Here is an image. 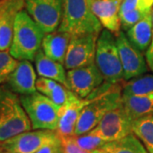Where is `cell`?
<instances>
[{"mask_svg": "<svg viewBox=\"0 0 153 153\" xmlns=\"http://www.w3.org/2000/svg\"><path fill=\"white\" fill-rule=\"evenodd\" d=\"M123 82L110 84L105 82L90 94V100L82 110L75 128V136L91 131L105 115L122 104Z\"/></svg>", "mask_w": 153, "mask_h": 153, "instance_id": "6da1fadb", "label": "cell"}, {"mask_svg": "<svg viewBox=\"0 0 153 153\" xmlns=\"http://www.w3.org/2000/svg\"><path fill=\"white\" fill-rule=\"evenodd\" d=\"M45 33L26 10L18 13L14 26L10 54L17 60H35Z\"/></svg>", "mask_w": 153, "mask_h": 153, "instance_id": "7a4b0ae2", "label": "cell"}, {"mask_svg": "<svg viewBox=\"0 0 153 153\" xmlns=\"http://www.w3.org/2000/svg\"><path fill=\"white\" fill-rule=\"evenodd\" d=\"M32 128L18 94L7 85H0V142Z\"/></svg>", "mask_w": 153, "mask_h": 153, "instance_id": "3957f363", "label": "cell"}, {"mask_svg": "<svg viewBox=\"0 0 153 153\" xmlns=\"http://www.w3.org/2000/svg\"><path fill=\"white\" fill-rule=\"evenodd\" d=\"M58 30L71 36L100 34L102 26L91 10L89 0H63V15Z\"/></svg>", "mask_w": 153, "mask_h": 153, "instance_id": "277c9868", "label": "cell"}, {"mask_svg": "<svg viewBox=\"0 0 153 153\" xmlns=\"http://www.w3.org/2000/svg\"><path fill=\"white\" fill-rule=\"evenodd\" d=\"M95 64L105 82L115 84L125 81L116 36L106 29L102 30L98 37Z\"/></svg>", "mask_w": 153, "mask_h": 153, "instance_id": "5b68a950", "label": "cell"}, {"mask_svg": "<svg viewBox=\"0 0 153 153\" xmlns=\"http://www.w3.org/2000/svg\"><path fill=\"white\" fill-rule=\"evenodd\" d=\"M22 106L34 130H56L60 117V107L39 92L20 96Z\"/></svg>", "mask_w": 153, "mask_h": 153, "instance_id": "8992f818", "label": "cell"}, {"mask_svg": "<svg viewBox=\"0 0 153 153\" xmlns=\"http://www.w3.org/2000/svg\"><path fill=\"white\" fill-rule=\"evenodd\" d=\"M59 140L55 130H30L0 142V150L7 153H37L44 146Z\"/></svg>", "mask_w": 153, "mask_h": 153, "instance_id": "52a82bcc", "label": "cell"}, {"mask_svg": "<svg viewBox=\"0 0 153 153\" xmlns=\"http://www.w3.org/2000/svg\"><path fill=\"white\" fill-rule=\"evenodd\" d=\"M99 35L85 33L71 36L64 63L66 69L71 70L95 63Z\"/></svg>", "mask_w": 153, "mask_h": 153, "instance_id": "ba28073f", "label": "cell"}, {"mask_svg": "<svg viewBox=\"0 0 153 153\" xmlns=\"http://www.w3.org/2000/svg\"><path fill=\"white\" fill-rule=\"evenodd\" d=\"M25 8L44 33L58 30L63 15V0H25Z\"/></svg>", "mask_w": 153, "mask_h": 153, "instance_id": "9c48e42d", "label": "cell"}, {"mask_svg": "<svg viewBox=\"0 0 153 153\" xmlns=\"http://www.w3.org/2000/svg\"><path fill=\"white\" fill-rule=\"evenodd\" d=\"M134 121L122 103L118 107L105 115L94 130L105 141L111 142L132 134Z\"/></svg>", "mask_w": 153, "mask_h": 153, "instance_id": "30bf717a", "label": "cell"}, {"mask_svg": "<svg viewBox=\"0 0 153 153\" xmlns=\"http://www.w3.org/2000/svg\"><path fill=\"white\" fill-rule=\"evenodd\" d=\"M66 78L69 89L82 99L87 98L105 82L104 76L95 63L68 70Z\"/></svg>", "mask_w": 153, "mask_h": 153, "instance_id": "8fae6325", "label": "cell"}, {"mask_svg": "<svg viewBox=\"0 0 153 153\" xmlns=\"http://www.w3.org/2000/svg\"><path fill=\"white\" fill-rule=\"evenodd\" d=\"M116 41L123 66L124 80L128 81L144 75L148 71V65L142 52L131 44L126 34L122 31L116 36Z\"/></svg>", "mask_w": 153, "mask_h": 153, "instance_id": "7c38bea8", "label": "cell"}, {"mask_svg": "<svg viewBox=\"0 0 153 153\" xmlns=\"http://www.w3.org/2000/svg\"><path fill=\"white\" fill-rule=\"evenodd\" d=\"M25 7V0H0V50H10L16 18Z\"/></svg>", "mask_w": 153, "mask_h": 153, "instance_id": "4fadbf2b", "label": "cell"}, {"mask_svg": "<svg viewBox=\"0 0 153 153\" xmlns=\"http://www.w3.org/2000/svg\"><path fill=\"white\" fill-rule=\"evenodd\" d=\"M123 0H89L90 9L101 26L117 36L121 32L120 9Z\"/></svg>", "mask_w": 153, "mask_h": 153, "instance_id": "5bb4252c", "label": "cell"}, {"mask_svg": "<svg viewBox=\"0 0 153 153\" xmlns=\"http://www.w3.org/2000/svg\"><path fill=\"white\" fill-rule=\"evenodd\" d=\"M90 99V95L82 99L75 94L68 104L60 108V120L55 130L60 138L75 135L76 123Z\"/></svg>", "mask_w": 153, "mask_h": 153, "instance_id": "9a60e30c", "label": "cell"}, {"mask_svg": "<svg viewBox=\"0 0 153 153\" xmlns=\"http://www.w3.org/2000/svg\"><path fill=\"white\" fill-rule=\"evenodd\" d=\"M36 81L37 75L31 61L21 60L6 82L13 92L23 95L37 91Z\"/></svg>", "mask_w": 153, "mask_h": 153, "instance_id": "2e32d148", "label": "cell"}, {"mask_svg": "<svg viewBox=\"0 0 153 153\" xmlns=\"http://www.w3.org/2000/svg\"><path fill=\"white\" fill-rule=\"evenodd\" d=\"M71 38V35L70 33L59 30L46 33L43 39L42 49L50 59L64 65Z\"/></svg>", "mask_w": 153, "mask_h": 153, "instance_id": "e0dca14e", "label": "cell"}, {"mask_svg": "<svg viewBox=\"0 0 153 153\" xmlns=\"http://www.w3.org/2000/svg\"><path fill=\"white\" fill-rule=\"evenodd\" d=\"M34 61L36 70L39 76L54 80L69 88L66 72L63 64L50 59L44 54L42 49L38 52Z\"/></svg>", "mask_w": 153, "mask_h": 153, "instance_id": "ac0fdd59", "label": "cell"}, {"mask_svg": "<svg viewBox=\"0 0 153 153\" xmlns=\"http://www.w3.org/2000/svg\"><path fill=\"white\" fill-rule=\"evenodd\" d=\"M152 12L126 32L128 39L141 52H146L152 40Z\"/></svg>", "mask_w": 153, "mask_h": 153, "instance_id": "d6986e66", "label": "cell"}, {"mask_svg": "<svg viewBox=\"0 0 153 153\" xmlns=\"http://www.w3.org/2000/svg\"><path fill=\"white\" fill-rule=\"evenodd\" d=\"M122 103L134 120L143 117L153 116V94L123 96Z\"/></svg>", "mask_w": 153, "mask_h": 153, "instance_id": "ffe728a7", "label": "cell"}, {"mask_svg": "<svg viewBox=\"0 0 153 153\" xmlns=\"http://www.w3.org/2000/svg\"><path fill=\"white\" fill-rule=\"evenodd\" d=\"M101 148L108 153H149L134 133L120 140L106 143Z\"/></svg>", "mask_w": 153, "mask_h": 153, "instance_id": "44dd1931", "label": "cell"}, {"mask_svg": "<svg viewBox=\"0 0 153 153\" xmlns=\"http://www.w3.org/2000/svg\"><path fill=\"white\" fill-rule=\"evenodd\" d=\"M153 94V75H141L123 83V96Z\"/></svg>", "mask_w": 153, "mask_h": 153, "instance_id": "7402d4cb", "label": "cell"}, {"mask_svg": "<svg viewBox=\"0 0 153 153\" xmlns=\"http://www.w3.org/2000/svg\"><path fill=\"white\" fill-rule=\"evenodd\" d=\"M133 133L143 143L149 153H153V116L143 117L134 121Z\"/></svg>", "mask_w": 153, "mask_h": 153, "instance_id": "603a6c76", "label": "cell"}, {"mask_svg": "<svg viewBox=\"0 0 153 153\" xmlns=\"http://www.w3.org/2000/svg\"><path fill=\"white\" fill-rule=\"evenodd\" d=\"M74 137H75L76 144L82 149L88 151V152H93L96 149L101 148L107 143L94 129L84 134L78 135V136L74 135Z\"/></svg>", "mask_w": 153, "mask_h": 153, "instance_id": "cb8c5ba5", "label": "cell"}, {"mask_svg": "<svg viewBox=\"0 0 153 153\" xmlns=\"http://www.w3.org/2000/svg\"><path fill=\"white\" fill-rule=\"evenodd\" d=\"M19 64V60L10 54V51L0 50V85L7 82L9 76Z\"/></svg>", "mask_w": 153, "mask_h": 153, "instance_id": "d4e9b609", "label": "cell"}, {"mask_svg": "<svg viewBox=\"0 0 153 153\" xmlns=\"http://www.w3.org/2000/svg\"><path fill=\"white\" fill-rule=\"evenodd\" d=\"M152 10H146V9H144V8L137 4V7L134 10L128 11L125 13H120L122 28L127 32L134 25H135L137 22H140L146 15H148L149 13H152Z\"/></svg>", "mask_w": 153, "mask_h": 153, "instance_id": "484cf974", "label": "cell"}, {"mask_svg": "<svg viewBox=\"0 0 153 153\" xmlns=\"http://www.w3.org/2000/svg\"><path fill=\"white\" fill-rule=\"evenodd\" d=\"M74 95L75 94L69 88L60 83H58L47 97H49L55 105L61 108L68 104Z\"/></svg>", "mask_w": 153, "mask_h": 153, "instance_id": "4316f807", "label": "cell"}, {"mask_svg": "<svg viewBox=\"0 0 153 153\" xmlns=\"http://www.w3.org/2000/svg\"><path fill=\"white\" fill-rule=\"evenodd\" d=\"M63 153H92L80 147L75 140V137H60Z\"/></svg>", "mask_w": 153, "mask_h": 153, "instance_id": "83f0119b", "label": "cell"}, {"mask_svg": "<svg viewBox=\"0 0 153 153\" xmlns=\"http://www.w3.org/2000/svg\"><path fill=\"white\" fill-rule=\"evenodd\" d=\"M59 82L46 77L39 76L36 81V88L39 93L48 96Z\"/></svg>", "mask_w": 153, "mask_h": 153, "instance_id": "f1b7e54d", "label": "cell"}, {"mask_svg": "<svg viewBox=\"0 0 153 153\" xmlns=\"http://www.w3.org/2000/svg\"><path fill=\"white\" fill-rule=\"evenodd\" d=\"M37 153H63L60 139L57 141L44 146Z\"/></svg>", "mask_w": 153, "mask_h": 153, "instance_id": "f546056e", "label": "cell"}, {"mask_svg": "<svg viewBox=\"0 0 153 153\" xmlns=\"http://www.w3.org/2000/svg\"><path fill=\"white\" fill-rule=\"evenodd\" d=\"M152 26H153V10H152ZM146 59L147 62L148 67L153 71V34H152V40L150 47L148 48L147 51L146 52Z\"/></svg>", "mask_w": 153, "mask_h": 153, "instance_id": "4dcf8cb0", "label": "cell"}, {"mask_svg": "<svg viewBox=\"0 0 153 153\" xmlns=\"http://www.w3.org/2000/svg\"><path fill=\"white\" fill-rule=\"evenodd\" d=\"M92 153H108L107 152H105V150H103L102 148H99V149H96L92 152Z\"/></svg>", "mask_w": 153, "mask_h": 153, "instance_id": "1f68e13d", "label": "cell"}, {"mask_svg": "<svg viewBox=\"0 0 153 153\" xmlns=\"http://www.w3.org/2000/svg\"><path fill=\"white\" fill-rule=\"evenodd\" d=\"M0 153H7V152H5L4 151H2V150H0Z\"/></svg>", "mask_w": 153, "mask_h": 153, "instance_id": "d6a6232c", "label": "cell"}]
</instances>
